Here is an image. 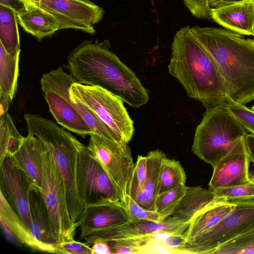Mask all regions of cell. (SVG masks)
<instances>
[{
	"mask_svg": "<svg viewBox=\"0 0 254 254\" xmlns=\"http://www.w3.org/2000/svg\"><path fill=\"white\" fill-rule=\"evenodd\" d=\"M110 47L107 39L85 40L69 53L65 66L77 83L102 87L135 108L145 105L148 91Z\"/></svg>",
	"mask_w": 254,
	"mask_h": 254,
	"instance_id": "6da1fadb",
	"label": "cell"
},
{
	"mask_svg": "<svg viewBox=\"0 0 254 254\" xmlns=\"http://www.w3.org/2000/svg\"><path fill=\"white\" fill-rule=\"evenodd\" d=\"M171 52L168 72L190 98L199 101L206 109L226 102L227 88L218 65L190 26L177 31Z\"/></svg>",
	"mask_w": 254,
	"mask_h": 254,
	"instance_id": "7a4b0ae2",
	"label": "cell"
},
{
	"mask_svg": "<svg viewBox=\"0 0 254 254\" xmlns=\"http://www.w3.org/2000/svg\"><path fill=\"white\" fill-rule=\"evenodd\" d=\"M190 30L217 64L228 96L243 105L254 100V39L217 27Z\"/></svg>",
	"mask_w": 254,
	"mask_h": 254,
	"instance_id": "3957f363",
	"label": "cell"
},
{
	"mask_svg": "<svg viewBox=\"0 0 254 254\" xmlns=\"http://www.w3.org/2000/svg\"><path fill=\"white\" fill-rule=\"evenodd\" d=\"M24 118L28 133L38 137L52 155L64 182L71 220L76 223L85 207L76 182L77 158L84 145L51 120L29 113Z\"/></svg>",
	"mask_w": 254,
	"mask_h": 254,
	"instance_id": "277c9868",
	"label": "cell"
},
{
	"mask_svg": "<svg viewBox=\"0 0 254 254\" xmlns=\"http://www.w3.org/2000/svg\"><path fill=\"white\" fill-rule=\"evenodd\" d=\"M248 132L224 105L206 109L197 126L191 150L214 167Z\"/></svg>",
	"mask_w": 254,
	"mask_h": 254,
	"instance_id": "5b68a950",
	"label": "cell"
},
{
	"mask_svg": "<svg viewBox=\"0 0 254 254\" xmlns=\"http://www.w3.org/2000/svg\"><path fill=\"white\" fill-rule=\"evenodd\" d=\"M69 94L98 117L114 140L126 143L131 140L133 122L120 98L99 86L77 82L71 85Z\"/></svg>",
	"mask_w": 254,
	"mask_h": 254,
	"instance_id": "8992f818",
	"label": "cell"
},
{
	"mask_svg": "<svg viewBox=\"0 0 254 254\" xmlns=\"http://www.w3.org/2000/svg\"><path fill=\"white\" fill-rule=\"evenodd\" d=\"M77 82L61 66L42 75L41 89L50 112L57 124L64 129L85 138L94 133L76 110L71 100L69 89Z\"/></svg>",
	"mask_w": 254,
	"mask_h": 254,
	"instance_id": "52a82bcc",
	"label": "cell"
},
{
	"mask_svg": "<svg viewBox=\"0 0 254 254\" xmlns=\"http://www.w3.org/2000/svg\"><path fill=\"white\" fill-rule=\"evenodd\" d=\"M40 190L50 213L57 244L73 238L78 225L71 220L64 182L47 148L43 156V185Z\"/></svg>",
	"mask_w": 254,
	"mask_h": 254,
	"instance_id": "ba28073f",
	"label": "cell"
},
{
	"mask_svg": "<svg viewBox=\"0 0 254 254\" xmlns=\"http://www.w3.org/2000/svg\"><path fill=\"white\" fill-rule=\"evenodd\" d=\"M235 202L232 211L218 224L177 249L176 254H209L218 247L254 231V201Z\"/></svg>",
	"mask_w": 254,
	"mask_h": 254,
	"instance_id": "9c48e42d",
	"label": "cell"
},
{
	"mask_svg": "<svg viewBox=\"0 0 254 254\" xmlns=\"http://www.w3.org/2000/svg\"><path fill=\"white\" fill-rule=\"evenodd\" d=\"M90 136L87 147L107 173L122 202L134 165L130 148L127 143L98 133Z\"/></svg>",
	"mask_w": 254,
	"mask_h": 254,
	"instance_id": "30bf717a",
	"label": "cell"
},
{
	"mask_svg": "<svg viewBox=\"0 0 254 254\" xmlns=\"http://www.w3.org/2000/svg\"><path fill=\"white\" fill-rule=\"evenodd\" d=\"M76 182L84 206L103 199L121 201L107 173L85 145L77 158Z\"/></svg>",
	"mask_w": 254,
	"mask_h": 254,
	"instance_id": "8fae6325",
	"label": "cell"
},
{
	"mask_svg": "<svg viewBox=\"0 0 254 254\" xmlns=\"http://www.w3.org/2000/svg\"><path fill=\"white\" fill-rule=\"evenodd\" d=\"M40 7L56 19L60 30L73 29L91 35L105 13L90 0H41Z\"/></svg>",
	"mask_w": 254,
	"mask_h": 254,
	"instance_id": "7c38bea8",
	"label": "cell"
},
{
	"mask_svg": "<svg viewBox=\"0 0 254 254\" xmlns=\"http://www.w3.org/2000/svg\"><path fill=\"white\" fill-rule=\"evenodd\" d=\"M33 186L13 156H6L0 161V192L30 231L29 192Z\"/></svg>",
	"mask_w": 254,
	"mask_h": 254,
	"instance_id": "4fadbf2b",
	"label": "cell"
},
{
	"mask_svg": "<svg viewBox=\"0 0 254 254\" xmlns=\"http://www.w3.org/2000/svg\"><path fill=\"white\" fill-rule=\"evenodd\" d=\"M245 135L237 140L230 151L213 168L209 189L215 190L251 181L249 174L251 160Z\"/></svg>",
	"mask_w": 254,
	"mask_h": 254,
	"instance_id": "5bb4252c",
	"label": "cell"
},
{
	"mask_svg": "<svg viewBox=\"0 0 254 254\" xmlns=\"http://www.w3.org/2000/svg\"><path fill=\"white\" fill-rule=\"evenodd\" d=\"M131 221L120 201L103 199L86 205L77 221L80 239L100 230Z\"/></svg>",
	"mask_w": 254,
	"mask_h": 254,
	"instance_id": "9a60e30c",
	"label": "cell"
},
{
	"mask_svg": "<svg viewBox=\"0 0 254 254\" xmlns=\"http://www.w3.org/2000/svg\"><path fill=\"white\" fill-rule=\"evenodd\" d=\"M210 18L225 29L242 35H252L254 25V0H244L211 8Z\"/></svg>",
	"mask_w": 254,
	"mask_h": 254,
	"instance_id": "2e32d148",
	"label": "cell"
},
{
	"mask_svg": "<svg viewBox=\"0 0 254 254\" xmlns=\"http://www.w3.org/2000/svg\"><path fill=\"white\" fill-rule=\"evenodd\" d=\"M46 149L38 137L28 133L18 151L13 156L17 165L40 190L43 185V156Z\"/></svg>",
	"mask_w": 254,
	"mask_h": 254,
	"instance_id": "e0dca14e",
	"label": "cell"
},
{
	"mask_svg": "<svg viewBox=\"0 0 254 254\" xmlns=\"http://www.w3.org/2000/svg\"><path fill=\"white\" fill-rule=\"evenodd\" d=\"M235 205V202L227 201L220 197L200 211L183 234L187 244L215 227L232 211Z\"/></svg>",
	"mask_w": 254,
	"mask_h": 254,
	"instance_id": "ac0fdd59",
	"label": "cell"
},
{
	"mask_svg": "<svg viewBox=\"0 0 254 254\" xmlns=\"http://www.w3.org/2000/svg\"><path fill=\"white\" fill-rule=\"evenodd\" d=\"M219 197L213 190L200 186L187 187L186 192L173 213L165 219L181 222H190L200 211Z\"/></svg>",
	"mask_w": 254,
	"mask_h": 254,
	"instance_id": "d6986e66",
	"label": "cell"
},
{
	"mask_svg": "<svg viewBox=\"0 0 254 254\" xmlns=\"http://www.w3.org/2000/svg\"><path fill=\"white\" fill-rule=\"evenodd\" d=\"M16 14L18 23L22 28L39 41L60 30L56 19L40 6H26L16 12Z\"/></svg>",
	"mask_w": 254,
	"mask_h": 254,
	"instance_id": "ffe728a7",
	"label": "cell"
},
{
	"mask_svg": "<svg viewBox=\"0 0 254 254\" xmlns=\"http://www.w3.org/2000/svg\"><path fill=\"white\" fill-rule=\"evenodd\" d=\"M29 207L32 220L30 231L33 236L43 243L56 244L49 212L40 190L35 186L29 192Z\"/></svg>",
	"mask_w": 254,
	"mask_h": 254,
	"instance_id": "44dd1931",
	"label": "cell"
},
{
	"mask_svg": "<svg viewBox=\"0 0 254 254\" xmlns=\"http://www.w3.org/2000/svg\"><path fill=\"white\" fill-rule=\"evenodd\" d=\"M0 196V218L5 223L18 240L22 245L33 250L56 253V244H44L36 239L1 192Z\"/></svg>",
	"mask_w": 254,
	"mask_h": 254,
	"instance_id": "7402d4cb",
	"label": "cell"
},
{
	"mask_svg": "<svg viewBox=\"0 0 254 254\" xmlns=\"http://www.w3.org/2000/svg\"><path fill=\"white\" fill-rule=\"evenodd\" d=\"M166 156L160 150L149 152L147 159V174L143 189L134 200L145 208L155 211V201L158 195L159 178L162 160Z\"/></svg>",
	"mask_w": 254,
	"mask_h": 254,
	"instance_id": "603a6c76",
	"label": "cell"
},
{
	"mask_svg": "<svg viewBox=\"0 0 254 254\" xmlns=\"http://www.w3.org/2000/svg\"><path fill=\"white\" fill-rule=\"evenodd\" d=\"M21 50L8 53L0 43V101L10 103L15 96Z\"/></svg>",
	"mask_w": 254,
	"mask_h": 254,
	"instance_id": "cb8c5ba5",
	"label": "cell"
},
{
	"mask_svg": "<svg viewBox=\"0 0 254 254\" xmlns=\"http://www.w3.org/2000/svg\"><path fill=\"white\" fill-rule=\"evenodd\" d=\"M17 23L15 11L0 4V43L9 54L20 49Z\"/></svg>",
	"mask_w": 254,
	"mask_h": 254,
	"instance_id": "d4e9b609",
	"label": "cell"
},
{
	"mask_svg": "<svg viewBox=\"0 0 254 254\" xmlns=\"http://www.w3.org/2000/svg\"><path fill=\"white\" fill-rule=\"evenodd\" d=\"M24 138L16 129L8 112L0 115V161L6 156H13Z\"/></svg>",
	"mask_w": 254,
	"mask_h": 254,
	"instance_id": "484cf974",
	"label": "cell"
},
{
	"mask_svg": "<svg viewBox=\"0 0 254 254\" xmlns=\"http://www.w3.org/2000/svg\"><path fill=\"white\" fill-rule=\"evenodd\" d=\"M186 179L185 171L180 162L165 156L160 169L158 194L180 184H185Z\"/></svg>",
	"mask_w": 254,
	"mask_h": 254,
	"instance_id": "4316f807",
	"label": "cell"
},
{
	"mask_svg": "<svg viewBox=\"0 0 254 254\" xmlns=\"http://www.w3.org/2000/svg\"><path fill=\"white\" fill-rule=\"evenodd\" d=\"M187 186L180 184L159 194L155 201V211L165 219L174 212L186 193Z\"/></svg>",
	"mask_w": 254,
	"mask_h": 254,
	"instance_id": "83f0119b",
	"label": "cell"
},
{
	"mask_svg": "<svg viewBox=\"0 0 254 254\" xmlns=\"http://www.w3.org/2000/svg\"><path fill=\"white\" fill-rule=\"evenodd\" d=\"M216 195L230 202L254 201V182L212 190Z\"/></svg>",
	"mask_w": 254,
	"mask_h": 254,
	"instance_id": "f1b7e54d",
	"label": "cell"
},
{
	"mask_svg": "<svg viewBox=\"0 0 254 254\" xmlns=\"http://www.w3.org/2000/svg\"><path fill=\"white\" fill-rule=\"evenodd\" d=\"M254 254V231L222 245L209 254Z\"/></svg>",
	"mask_w": 254,
	"mask_h": 254,
	"instance_id": "f546056e",
	"label": "cell"
},
{
	"mask_svg": "<svg viewBox=\"0 0 254 254\" xmlns=\"http://www.w3.org/2000/svg\"><path fill=\"white\" fill-rule=\"evenodd\" d=\"M147 159L146 156L138 155L129 180L127 194L134 199L143 189L147 177Z\"/></svg>",
	"mask_w": 254,
	"mask_h": 254,
	"instance_id": "4dcf8cb0",
	"label": "cell"
},
{
	"mask_svg": "<svg viewBox=\"0 0 254 254\" xmlns=\"http://www.w3.org/2000/svg\"><path fill=\"white\" fill-rule=\"evenodd\" d=\"M131 221H152L162 222L165 218L156 211L148 210L137 203L127 194L122 201Z\"/></svg>",
	"mask_w": 254,
	"mask_h": 254,
	"instance_id": "1f68e13d",
	"label": "cell"
},
{
	"mask_svg": "<svg viewBox=\"0 0 254 254\" xmlns=\"http://www.w3.org/2000/svg\"><path fill=\"white\" fill-rule=\"evenodd\" d=\"M222 105L229 109L248 132L254 134V111L253 110L245 105L235 102L228 96L226 102Z\"/></svg>",
	"mask_w": 254,
	"mask_h": 254,
	"instance_id": "d6a6232c",
	"label": "cell"
},
{
	"mask_svg": "<svg viewBox=\"0 0 254 254\" xmlns=\"http://www.w3.org/2000/svg\"><path fill=\"white\" fill-rule=\"evenodd\" d=\"M56 254H92L91 247L84 243L77 242L72 238L56 244Z\"/></svg>",
	"mask_w": 254,
	"mask_h": 254,
	"instance_id": "836d02e7",
	"label": "cell"
},
{
	"mask_svg": "<svg viewBox=\"0 0 254 254\" xmlns=\"http://www.w3.org/2000/svg\"><path fill=\"white\" fill-rule=\"evenodd\" d=\"M190 13L199 19L210 18L209 0H183Z\"/></svg>",
	"mask_w": 254,
	"mask_h": 254,
	"instance_id": "e575fe53",
	"label": "cell"
},
{
	"mask_svg": "<svg viewBox=\"0 0 254 254\" xmlns=\"http://www.w3.org/2000/svg\"><path fill=\"white\" fill-rule=\"evenodd\" d=\"M187 244L183 234H168L159 243L160 247L169 250L170 253H175L176 251Z\"/></svg>",
	"mask_w": 254,
	"mask_h": 254,
	"instance_id": "d590c367",
	"label": "cell"
},
{
	"mask_svg": "<svg viewBox=\"0 0 254 254\" xmlns=\"http://www.w3.org/2000/svg\"><path fill=\"white\" fill-rule=\"evenodd\" d=\"M0 221L1 229L6 239L13 245L17 247H21L23 245L18 240L11 230L1 218H0Z\"/></svg>",
	"mask_w": 254,
	"mask_h": 254,
	"instance_id": "8d00e7d4",
	"label": "cell"
},
{
	"mask_svg": "<svg viewBox=\"0 0 254 254\" xmlns=\"http://www.w3.org/2000/svg\"><path fill=\"white\" fill-rule=\"evenodd\" d=\"M92 254H112V252L108 244L104 241L96 242L92 245Z\"/></svg>",
	"mask_w": 254,
	"mask_h": 254,
	"instance_id": "74e56055",
	"label": "cell"
},
{
	"mask_svg": "<svg viewBox=\"0 0 254 254\" xmlns=\"http://www.w3.org/2000/svg\"><path fill=\"white\" fill-rule=\"evenodd\" d=\"M0 4L9 7L16 12L25 7L22 0H0Z\"/></svg>",
	"mask_w": 254,
	"mask_h": 254,
	"instance_id": "f35d334b",
	"label": "cell"
},
{
	"mask_svg": "<svg viewBox=\"0 0 254 254\" xmlns=\"http://www.w3.org/2000/svg\"><path fill=\"white\" fill-rule=\"evenodd\" d=\"M245 137L250 160L254 164V134L247 133Z\"/></svg>",
	"mask_w": 254,
	"mask_h": 254,
	"instance_id": "ab89813d",
	"label": "cell"
},
{
	"mask_svg": "<svg viewBox=\"0 0 254 254\" xmlns=\"http://www.w3.org/2000/svg\"><path fill=\"white\" fill-rule=\"evenodd\" d=\"M242 0H209V4L211 8H217Z\"/></svg>",
	"mask_w": 254,
	"mask_h": 254,
	"instance_id": "60d3db41",
	"label": "cell"
},
{
	"mask_svg": "<svg viewBox=\"0 0 254 254\" xmlns=\"http://www.w3.org/2000/svg\"><path fill=\"white\" fill-rule=\"evenodd\" d=\"M25 6L29 5H36L40 6L41 0H22Z\"/></svg>",
	"mask_w": 254,
	"mask_h": 254,
	"instance_id": "b9f144b4",
	"label": "cell"
},
{
	"mask_svg": "<svg viewBox=\"0 0 254 254\" xmlns=\"http://www.w3.org/2000/svg\"><path fill=\"white\" fill-rule=\"evenodd\" d=\"M251 179L253 182H254V174L252 177H251Z\"/></svg>",
	"mask_w": 254,
	"mask_h": 254,
	"instance_id": "7bdbcfd3",
	"label": "cell"
},
{
	"mask_svg": "<svg viewBox=\"0 0 254 254\" xmlns=\"http://www.w3.org/2000/svg\"><path fill=\"white\" fill-rule=\"evenodd\" d=\"M254 37V25L253 26V32H252V35Z\"/></svg>",
	"mask_w": 254,
	"mask_h": 254,
	"instance_id": "ee69618b",
	"label": "cell"
},
{
	"mask_svg": "<svg viewBox=\"0 0 254 254\" xmlns=\"http://www.w3.org/2000/svg\"><path fill=\"white\" fill-rule=\"evenodd\" d=\"M251 109L254 111V105L251 108Z\"/></svg>",
	"mask_w": 254,
	"mask_h": 254,
	"instance_id": "f6af8a7d",
	"label": "cell"
}]
</instances>
